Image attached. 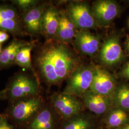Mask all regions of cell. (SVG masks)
<instances>
[{
    "label": "cell",
    "mask_w": 129,
    "mask_h": 129,
    "mask_svg": "<svg viewBox=\"0 0 129 129\" xmlns=\"http://www.w3.org/2000/svg\"><path fill=\"white\" fill-rule=\"evenodd\" d=\"M46 7L45 4L37 5L25 12L23 23L26 33L32 35H37L42 33L43 14Z\"/></svg>",
    "instance_id": "cell-11"
},
{
    "label": "cell",
    "mask_w": 129,
    "mask_h": 129,
    "mask_svg": "<svg viewBox=\"0 0 129 129\" xmlns=\"http://www.w3.org/2000/svg\"><path fill=\"white\" fill-rule=\"evenodd\" d=\"M36 64L47 82L55 84L68 78L79 66L77 55L64 43L49 40L37 54Z\"/></svg>",
    "instance_id": "cell-1"
},
{
    "label": "cell",
    "mask_w": 129,
    "mask_h": 129,
    "mask_svg": "<svg viewBox=\"0 0 129 129\" xmlns=\"http://www.w3.org/2000/svg\"><path fill=\"white\" fill-rule=\"evenodd\" d=\"M5 91H1V92H0V97H2L3 95H5Z\"/></svg>",
    "instance_id": "cell-28"
},
{
    "label": "cell",
    "mask_w": 129,
    "mask_h": 129,
    "mask_svg": "<svg viewBox=\"0 0 129 129\" xmlns=\"http://www.w3.org/2000/svg\"><path fill=\"white\" fill-rule=\"evenodd\" d=\"M124 55L118 36L112 35L106 39L99 53V58L102 64L112 66L120 63Z\"/></svg>",
    "instance_id": "cell-7"
},
{
    "label": "cell",
    "mask_w": 129,
    "mask_h": 129,
    "mask_svg": "<svg viewBox=\"0 0 129 129\" xmlns=\"http://www.w3.org/2000/svg\"><path fill=\"white\" fill-rule=\"evenodd\" d=\"M59 27L55 37L61 42L68 43L74 39L76 27L66 11H59Z\"/></svg>",
    "instance_id": "cell-14"
},
{
    "label": "cell",
    "mask_w": 129,
    "mask_h": 129,
    "mask_svg": "<svg viewBox=\"0 0 129 129\" xmlns=\"http://www.w3.org/2000/svg\"><path fill=\"white\" fill-rule=\"evenodd\" d=\"M59 11L53 6H46L42 18V32L52 39L56 37L59 24Z\"/></svg>",
    "instance_id": "cell-12"
},
{
    "label": "cell",
    "mask_w": 129,
    "mask_h": 129,
    "mask_svg": "<svg viewBox=\"0 0 129 129\" xmlns=\"http://www.w3.org/2000/svg\"><path fill=\"white\" fill-rule=\"evenodd\" d=\"M89 125L87 120L83 118H78L70 122L63 129H88Z\"/></svg>",
    "instance_id": "cell-22"
},
{
    "label": "cell",
    "mask_w": 129,
    "mask_h": 129,
    "mask_svg": "<svg viewBox=\"0 0 129 129\" xmlns=\"http://www.w3.org/2000/svg\"><path fill=\"white\" fill-rule=\"evenodd\" d=\"M112 97L116 105L129 110V85L122 84L117 87Z\"/></svg>",
    "instance_id": "cell-17"
},
{
    "label": "cell",
    "mask_w": 129,
    "mask_h": 129,
    "mask_svg": "<svg viewBox=\"0 0 129 129\" xmlns=\"http://www.w3.org/2000/svg\"><path fill=\"white\" fill-rule=\"evenodd\" d=\"M74 44L76 49L81 54L92 55L98 51L101 39L99 36L86 30H79L74 37Z\"/></svg>",
    "instance_id": "cell-9"
},
{
    "label": "cell",
    "mask_w": 129,
    "mask_h": 129,
    "mask_svg": "<svg viewBox=\"0 0 129 129\" xmlns=\"http://www.w3.org/2000/svg\"><path fill=\"white\" fill-rule=\"evenodd\" d=\"M53 119L51 111L48 109L41 111L30 125V129H52Z\"/></svg>",
    "instance_id": "cell-16"
},
{
    "label": "cell",
    "mask_w": 129,
    "mask_h": 129,
    "mask_svg": "<svg viewBox=\"0 0 129 129\" xmlns=\"http://www.w3.org/2000/svg\"><path fill=\"white\" fill-rule=\"evenodd\" d=\"M127 119V114L120 109L111 111L108 117V125L111 127H117L123 123Z\"/></svg>",
    "instance_id": "cell-20"
},
{
    "label": "cell",
    "mask_w": 129,
    "mask_h": 129,
    "mask_svg": "<svg viewBox=\"0 0 129 129\" xmlns=\"http://www.w3.org/2000/svg\"><path fill=\"white\" fill-rule=\"evenodd\" d=\"M83 102L89 111L97 114H102L109 109L111 105L110 98L92 92L89 89L82 96Z\"/></svg>",
    "instance_id": "cell-13"
},
{
    "label": "cell",
    "mask_w": 129,
    "mask_h": 129,
    "mask_svg": "<svg viewBox=\"0 0 129 129\" xmlns=\"http://www.w3.org/2000/svg\"><path fill=\"white\" fill-rule=\"evenodd\" d=\"M52 102L55 109L66 117L77 115L82 109L81 103L74 96L64 92L54 95Z\"/></svg>",
    "instance_id": "cell-8"
},
{
    "label": "cell",
    "mask_w": 129,
    "mask_h": 129,
    "mask_svg": "<svg viewBox=\"0 0 129 129\" xmlns=\"http://www.w3.org/2000/svg\"><path fill=\"white\" fill-rule=\"evenodd\" d=\"M91 10L97 25L106 26L119 15L120 9L115 1L99 0L94 3Z\"/></svg>",
    "instance_id": "cell-6"
},
{
    "label": "cell",
    "mask_w": 129,
    "mask_h": 129,
    "mask_svg": "<svg viewBox=\"0 0 129 129\" xmlns=\"http://www.w3.org/2000/svg\"><path fill=\"white\" fill-rule=\"evenodd\" d=\"M121 75L125 78L129 79V61L125 66L124 68L121 71Z\"/></svg>",
    "instance_id": "cell-26"
},
{
    "label": "cell",
    "mask_w": 129,
    "mask_h": 129,
    "mask_svg": "<svg viewBox=\"0 0 129 129\" xmlns=\"http://www.w3.org/2000/svg\"><path fill=\"white\" fill-rule=\"evenodd\" d=\"M2 45H1V44H0V54H1V52H2Z\"/></svg>",
    "instance_id": "cell-30"
},
{
    "label": "cell",
    "mask_w": 129,
    "mask_h": 129,
    "mask_svg": "<svg viewBox=\"0 0 129 129\" xmlns=\"http://www.w3.org/2000/svg\"><path fill=\"white\" fill-rule=\"evenodd\" d=\"M116 78L105 69L94 67L93 79L89 90L105 97L112 96L115 90Z\"/></svg>",
    "instance_id": "cell-5"
},
{
    "label": "cell",
    "mask_w": 129,
    "mask_h": 129,
    "mask_svg": "<svg viewBox=\"0 0 129 129\" xmlns=\"http://www.w3.org/2000/svg\"><path fill=\"white\" fill-rule=\"evenodd\" d=\"M94 67L79 66L68 78L64 93L73 96H82L89 89L93 79Z\"/></svg>",
    "instance_id": "cell-2"
},
{
    "label": "cell",
    "mask_w": 129,
    "mask_h": 129,
    "mask_svg": "<svg viewBox=\"0 0 129 129\" xmlns=\"http://www.w3.org/2000/svg\"><path fill=\"white\" fill-rule=\"evenodd\" d=\"M0 129H13L4 116L0 115Z\"/></svg>",
    "instance_id": "cell-24"
},
{
    "label": "cell",
    "mask_w": 129,
    "mask_h": 129,
    "mask_svg": "<svg viewBox=\"0 0 129 129\" xmlns=\"http://www.w3.org/2000/svg\"><path fill=\"white\" fill-rule=\"evenodd\" d=\"M27 42L16 39L13 40L8 46L2 50L0 54V69L8 67L14 64L16 55L23 46L29 45Z\"/></svg>",
    "instance_id": "cell-15"
},
{
    "label": "cell",
    "mask_w": 129,
    "mask_h": 129,
    "mask_svg": "<svg viewBox=\"0 0 129 129\" xmlns=\"http://www.w3.org/2000/svg\"><path fill=\"white\" fill-rule=\"evenodd\" d=\"M0 30L12 33L14 35H22L24 32L23 25L19 19H0Z\"/></svg>",
    "instance_id": "cell-19"
},
{
    "label": "cell",
    "mask_w": 129,
    "mask_h": 129,
    "mask_svg": "<svg viewBox=\"0 0 129 129\" xmlns=\"http://www.w3.org/2000/svg\"><path fill=\"white\" fill-rule=\"evenodd\" d=\"M7 90L11 100H18L34 96L38 91V84L27 75L19 74L12 80Z\"/></svg>",
    "instance_id": "cell-4"
},
{
    "label": "cell",
    "mask_w": 129,
    "mask_h": 129,
    "mask_svg": "<svg viewBox=\"0 0 129 129\" xmlns=\"http://www.w3.org/2000/svg\"><path fill=\"white\" fill-rule=\"evenodd\" d=\"M9 38V35L6 32L0 31V44L6 41Z\"/></svg>",
    "instance_id": "cell-25"
},
{
    "label": "cell",
    "mask_w": 129,
    "mask_h": 129,
    "mask_svg": "<svg viewBox=\"0 0 129 129\" xmlns=\"http://www.w3.org/2000/svg\"><path fill=\"white\" fill-rule=\"evenodd\" d=\"M16 10L10 6H0V19H19Z\"/></svg>",
    "instance_id": "cell-21"
},
{
    "label": "cell",
    "mask_w": 129,
    "mask_h": 129,
    "mask_svg": "<svg viewBox=\"0 0 129 129\" xmlns=\"http://www.w3.org/2000/svg\"><path fill=\"white\" fill-rule=\"evenodd\" d=\"M121 129H129V125L125 126L124 127H123V128H121Z\"/></svg>",
    "instance_id": "cell-29"
},
{
    "label": "cell",
    "mask_w": 129,
    "mask_h": 129,
    "mask_svg": "<svg viewBox=\"0 0 129 129\" xmlns=\"http://www.w3.org/2000/svg\"><path fill=\"white\" fill-rule=\"evenodd\" d=\"M33 48V45L31 44L22 47L16 55L14 64L25 69L32 70L31 51Z\"/></svg>",
    "instance_id": "cell-18"
},
{
    "label": "cell",
    "mask_w": 129,
    "mask_h": 129,
    "mask_svg": "<svg viewBox=\"0 0 129 129\" xmlns=\"http://www.w3.org/2000/svg\"><path fill=\"white\" fill-rule=\"evenodd\" d=\"M125 47L127 51H128V52L129 53V38L127 39V40L125 42Z\"/></svg>",
    "instance_id": "cell-27"
},
{
    "label": "cell",
    "mask_w": 129,
    "mask_h": 129,
    "mask_svg": "<svg viewBox=\"0 0 129 129\" xmlns=\"http://www.w3.org/2000/svg\"><path fill=\"white\" fill-rule=\"evenodd\" d=\"M66 12L76 28L79 30L94 28L97 25L91 8L85 2L73 1L69 3Z\"/></svg>",
    "instance_id": "cell-3"
},
{
    "label": "cell",
    "mask_w": 129,
    "mask_h": 129,
    "mask_svg": "<svg viewBox=\"0 0 129 129\" xmlns=\"http://www.w3.org/2000/svg\"><path fill=\"white\" fill-rule=\"evenodd\" d=\"M32 97L20 99L14 103L11 109V114L15 120L25 121L37 112L41 101L38 98Z\"/></svg>",
    "instance_id": "cell-10"
},
{
    "label": "cell",
    "mask_w": 129,
    "mask_h": 129,
    "mask_svg": "<svg viewBox=\"0 0 129 129\" xmlns=\"http://www.w3.org/2000/svg\"><path fill=\"white\" fill-rule=\"evenodd\" d=\"M12 2L24 13L36 6L38 3V1L35 0H15Z\"/></svg>",
    "instance_id": "cell-23"
}]
</instances>
